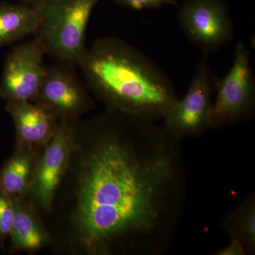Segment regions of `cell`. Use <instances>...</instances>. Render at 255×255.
I'll return each mask as SVG.
<instances>
[{"label":"cell","instance_id":"6da1fadb","mask_svg":"<svg viewBox=\"0 0 255 255\" xmlns=\"http://www.w3.org/2000/svg\"><path fill=\"white\" fill-rule=\"evenodd\" d=\"M93 127L78 192L82 245L93 254H164L187 199L181 141L156 121L114 111Z\"/></svg>","mask_w":255,"mask_h":255},{"label":"cell","instance_id":"7a4b0ae2","mask_svg":"<svg viewBox=\"0 0 255 255\" xmlns=\"http://www.w3.org/2000/svg\"><path fill=\"white\" fill-rule=\"evenodd\" d=\"M78 67L90 90L114 112L157 121L179 99L168 76L144 53L117 37L94 42Z\"/></svg>","mask_w":255,"mask_h":255},{"label":"cell","instance_id":"3957f363","mask_svg":"<svg viewBox=\"0 0 255 255\" xmlns=\"http://www.w3.org/2000/svg\"><path fill=\"white\" fill-rule=\"evenodd\" d=\"M100 0H49L36 9L39 23L35 39L55 62L78 66L87 50L85 36Z\"/></svg>","mask_w":255,"mask_h":255},{"label":"cell","instance_id":"277c9868","mask_svg":"<svg viewBox=\"0 0 255 255\" xmlns=\"http://www.w3.org/2000/svg\"><path fill=\"white\" fill-rule=\"evenodd\" d=\"M211 129L247 122L255 109V77L250 62V51L238 42L234 60L228 73L216 82Z\"/></svg>","mask_w":255,"mask_h":255},{"label":"cell","instance_id":"5b68a950","mask_svg":"<svg viewBox=\"0 0 255 255\" xmlns=\"http://www.w3.org/2000/svg\"><path fill=\"white\" fill-rule=\"evenodd\" d=\"M217 77L204 53L190 86L162 119V127L176 140L200 136L211 129L213 101Z\"/></svg>","mask_w":255,"mask_h":255},{"label":"cell","instance_id":"8992f818","mask_svg":"<svg viewBox=\"0 0 255 255\" xmlns=\"http://www.w3.org/2000/svg\"><path fill=\"white\" fill-rule=\"evenodd\" d=\"M178 21L188 39L204 53L218 51L234 38V25L224 0H184Z\"/></svg>","mask_w":255,"mask_h":255},{"label":"cell","instance_id":"52a82bcc","mask_svg":"<svg viewBox=\"0 0 255 255\" xmlns=\"http://www.w3.org/2000/svg\"><path fill=\"white\" fill-rule=\"evenodd\" d=\"M45 55L34 38L14 47L5 59L0 97L7 102L34 100L46 73Z\"/></svg>","mask_w":255,"mask_h":255},{"label":"cell","instance_id":"ba28073f","mask_svg":"<svg viewBox=\"0 0 255 255\" xmlns=\"http://www.w3.org/2000/svg\"><path fill=\"white\" fill-rule=\"evenodd\" d=\"M75 67L56 63L46 66V73L34 101L55 118L68 122L91 105L85 87L74 71Z\"/></svg>","mask_w":255,"mask_h":255},{"label":"cell","instance_id":"9c48e42d","mask_svg":"<svg viewBox=\"0 0 255 255\" xmlns=\"http://www.w3.org/2000/svg\"><path fill=\"white\" fill-rule=\"evenodd\" d=\"M72 128L68 122L58 126L38 166L33 183V196L44 207H50L68 162Z\"/></svg>","mask_w":255,"mask_h":255},{"label":"cell","instance_id":"30bf717a","mask_svg":"<svg viewBox=\"0 0 255 255\" xmlns=\"http://www.w3.org/2000/svg\"><path fill=\"white\" fill-rule=\"evenodd\" d=\"M6 110L14 122L18 138L26 143L46 141L58 128L55 116L36 102H7Z\"/></svg>","mask_w":255,"mask_h":255},{"label":"cell","instance_id":"8fae6325","mask_svg":"<svg viewBox=\"0 0 255 255\" xmlns=\"http://www.w3.org/2000/svg\"><path fill=\"white\" fill-rule=\"evenodd\" d=\"M39 23L36 9L0 1V48L33 35Z\"/></svg>","mask_w":255,"mask_h":255},{"label":"cell","instance_id":"7c38bea8","mask_svg":"<svg viewBox=\"0 0 255 255\" xmlns=\"http://www.w3.org/2000/svg\"><path fill=\"white\" fill-rule=\"evenodd\" d=\"M221 226L230 239L239 242L247 255L255 253V193L252 192L241 204L223 218Z\"/></svg>","mask_w":255,"mask_h":255},{"label":"cell","instance_id":"4fadbf2b","mask_svg":"<svg viewBox=\"0 0 255 255\" xmlns=\"http://www.w3.org/2000/svg\"><path fill=\"white\" fill-rule=\"evenodd\" d=\"M15 206V214L9 236L18 248L26 251H36L41 248L44 237L36 221L26 211Z\"/></svg>","mask_w":255,"mask_h":255},{"label":"cell","instance_id":"5bb4252c","mask_svg":"<svg viewBox=\"0 0 255 255\" xmlns=\"http://www.w3.org/2000/svg\"><path fill=\"white\" fill-rule=\"evenodd\" d=\"M30 169L31 162L26 156H14L0 172V189L9 196L22 192L27 183Z\"/></svg>","mask_w":255,"mask_h":255},{"label":"cell","instance_id":"9a60e30c","mask_svg":"<svg viewBox=\"0 0 255 255\" xmlns=\"http://www.w3.org/2000/svg\"><path fill=\"white\" fill-rule=\"evenodd\" d=\"M15 214V206L13 201L0 189V238L9 236L12 227Z\"/></svg>","mask_w":255,"mask_h":255},{"label":"cell","instance_id":"2e32d148","mask_svg":"<svg viewBox=\"0 0 255 255\" xmlns=\"http://www.w3.org/2000/svg\"><path fill=\"white\" fill-rule=\"evenodd\" d=\"M117 4L130 8V9L141 11L157 9L164 5H177V0H114Z\"/></svg>","mask_w":255,"mask_h":255},{"label":"cell","instance_id":"e0dca14e","mask_svg":"<svg viewBox=\"0 0 255 255\" xmlns=\"http://www.w3.org/2000/svg\"><path fill=\"white\" fill-rule=\"evenodd\" d=\"M215 255H247L246 249L239 242L230 239L226 246L219 250Z\"/></svg>","mask_w":255,"mask_h":255},{"label":"cell","instance_id":"ac0fdd59","mask_svg":"<svg viewBox=\"0 0 255 255\" xmlns=\"http://www.w3.org/2000/svg\"><path fill=\"white\" fill-rule=\"evenodd\" d=\"M18 1L19 4L36 10L49 0H18Z\"/></svg>","mask_w":255,"mask_h":255}]
</instances>
